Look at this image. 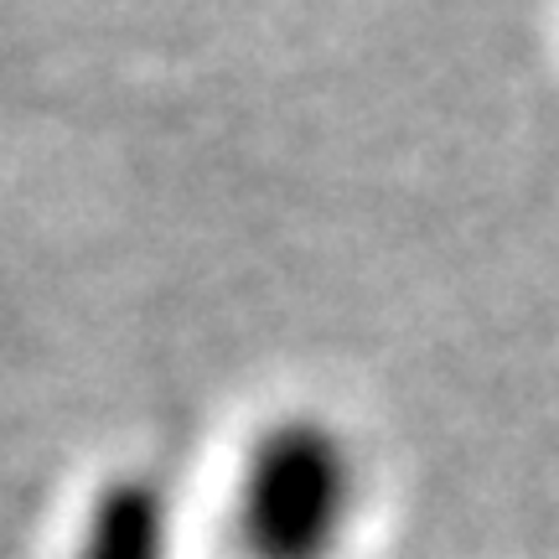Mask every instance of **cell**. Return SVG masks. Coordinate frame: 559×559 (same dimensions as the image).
I'll list each match as a JSON object with an SVG mask.
<instances>
[{
    "instance_id": "6da1fadb",
    "label": "cell",
    "mask_w": 559,
    "mask_h": 559,
    "mask_svg": "<svg viewBox=\"0 0 559 559\" xmlns=\"http://www.w3.org/2000/svg\"><path fill=\"white\" fill-rule=\"evenodd\" d=\"M353 513V466L326 430H280L243 481V534L260 559H326Z\"/></svg>"
},
{
    "instance_id": "7a4b0ae2",
    "label": "cell",
    "mask_w": 559,
    "mask_h": 559,
    "mask_svg": "<svg viewBox=\"0 0 559 559\" xmlns=\"http://www.w3.org/2000/svg\"><path fill=\"white\" fill-rule=\"evenodd\" d=\"M83 559H160V519L151 492H115L94 519Z\"/></svg>"
}]
</instances>
